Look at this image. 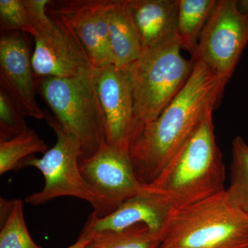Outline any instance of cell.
Listing matches in <instances>:
<instances>
[{"label":"cell","mask_w":248,"mask_h":248,"mask_svg":"<svg viewBox=\"0 0 248 248\" xmlns=\"http://www.w3.org/2000/svg\"><path fill=\"white\" fill-rule=\"evenodd\" d=\"M193 63L180 92L143 129L131 147L134 171L143 186L156 179L205 116L214 110L229 81L205 63Z\"/></svg>","instance_id":"cell-1"},{"label":"cell","mask_w":248,"mask_h":248,"mask_svg":"<svg viewBox=\"0 0 248 248\" xmlns=\"http://www.w3.org/2000/svg\"><path fill=\"white\" fill-rule=\"evenodd\" d=\"M213 111L209 112L156 179L143 190L172 210L205 200L226 190V169L217 146Z\"/></svg>","instance_id":"cell-2"},{"label":"cell","mask_w":248,"mask_h":248,"mask_svg":"<svg viewBox=\"0 0 248 248\" xmlns=\"http://www.w3.org/2000/svg\"><path fill=\"white\" fill-rule=\"evenodd\" d=\"M168 248H248V216L226 190L172 210L161 233Z\"/></svg>","instance_id":"cell-3"},{"label":"cell","mask_w":248,"mask_h":248,"mask_svg":"<svg viewBox=\"0 0 248 248\" xmlns=\"http://www.w3.org/2000/svg\"><path fill=\"white\" fill-rule=\"evenodd\" d=\"M36 83L54 117L79 143L81 160L96 154L106 143V134L95 69L70 78H36Z\"/></svg>","instance_id":"cell-4"},{"label":"cell","mask_w":248,"mask_h":248,"mask_svg":"<svg viewBox=\"0 0 248 248\" xmlns=\"http://www.w3.org/2000/svg\"><path fill=\"white\" fill-rule=\"evenodd\" d=\"M182 49L177 36L142 52L128 68L133 96L135 140L148 124L159 117L188 79L194 63L183 57Z\"/></svg>","instance_id":"cell-5"},{"label":"cell","mask_w":248,"mask_h":248,"mask_svg":"<svg viewBox=\"0 0 248 248\" xmlns=\"http://www.w3.org/2000/svg\"><path fill=\"white\" fill-rule=\"evenodd\" d=\"M45 120L56 135V143L42 157L32 156L22 163L21 168H36L45 179L43 189L28 196L26 203L40 205L60 197H72L86 201L95 208L96 201L80 172L81 154L79 143L63 130L52 114L45 110Z\"/></svg>","instance_id":"cell-6"},{"label":"cell","mask_w":248,"mask_h":248,"mask_svg":"<svg viewBox=\"0 0 248 248\" xmlns=\"http://www.w3.org/2000/svg\"><path fill=\"white\" fill-rule=\"evenodd\" d=\"M79 166L83 179L96 201L93 213L97 217L108 215L143 192L127 147L106 143L89 159L81 160Z\"/></svg>","instance_id":"cell-7"},{"label":"cell","mask_w":248,"mask_h":248,"mask_svg":"<svg viewBox=\"0 0 248 248\" xmlns=\"http://www.w3.org/2000/svg\"><path fill=\"white\" fill-rule=\"evenodd\" d=\"M248 43V16L238 0H217L191 60L230 79Z\"/></svg>","instance_id":"cell-8"},{"label":"cell","mask_w":248,"mask_h":248,"mask_svg":"<svg viewBox=\"0 0 248 248\" xmlns=\"http://www.w3.org/2000/svg\"><path fill=\"white\" fill-rule=\"evenodd\" d=\"M47 13L53 26L34 37L32 63L35 78H70L94 69L71 24L60 15Z\"/></svg>","instance_id":"cell-9"},{"label":"cell","mask_w":248,"mask_h":248,"mask_svg":"<svg viewBox=\"0 0 248 248\" xmlns=\"http://www.w3.org/2000/svg\"><path fill=\"white\" fill-rule=\"evenodd\" d=\"M32 55L26 32H1L0 86L9 93L23 115L36 120H45V111L36 101L37 83Z\"/></svg>","instance_id":"cell-10"},{"label":"cell","mask_w":248,"mask_h":248,"mask_svg":"<svg viewBox=\"0 0 248 248\" xmlns=\"http://www.w3.org/2000/svg\"><path fill=\"white\" fill-rule=\"evenodd\" d=\"M95 81L105 117L106 143L131 149L136 129L128 69L113 65L95 69Z\"/></svg>","instance_id":"cell-11"},{"label":"cell","mask_w":248,"mask_h":248,"mask_svg":"<svg viewBox=\"0 0 248 248\" xmlns=\"http://www.w3.org/2000/svg\"><path fill=\"white\" fill-rule=\"evenodd\" d=\"M110 0L50 1L47 11L68 21L84 45L94 69L112 65L108 11Z\"/></svg>","instance_id":"cell-12"},{"label":"cell","mask_w":248,"mask_h":248,"mask_svg":"<svg viewBox=\"0 0 248 248\" xmlns=\"http://www.w3.org/2000/svg\"><path fill=\"white\" fill-rule=\"evenodd\" d=\"M172 209L164 201L145 192L124 202L108 215L97 217L91 214L81 234L125 231L138 225H143L161 236L163 230Z\"/></svg>","instance_id":"cell-13"},{"label":"cell","mask_w":248,"mask_h":248,"mask_svg":"<svg viewBox=\"0 0 248 248\" xmlns=\"http://www.w3.org/2000/svg\"><path fill=\"white\" fill-rule=\"evenodd\" d=\"M127 4L142 52L177 37V0H127Z\"/></svg>","instance_id":"cell-14"},{"label":"cell","mask_w":248,"mask_h":248,"mask_svg":"<svg viewBox=\"0 0 248 248\" xmlns=\"http://www.w3.org/2000/svg\"><path fill=\"white\" fill-rule=\"evenodd\" d=\"M108 20L112 65L119 69H128L140 58L142 49L127 0H110Z\"/></svg>","instance_id":"cell-15"},{"label":"cell","mask_w":248,"mask_h":248,"mask_svg":"<svg viewBox=\"0 0 248 248\" xmlns=\"http://www.w3.org/2000/svg\"><path fill=\"white\" fill-rule=\"evenodd\" d=\"M217 0H177V36L182 49L193 55Z\"/></svg>","instance_id":"cell-16"},{"label":"cell","mask_w":248,"mask_h":248,"mask_svg":"<svg viewBox=\"0 0 248 248\" xmlns=\"http://www.w3.org/2000/svg\"><path fill=\"white\" fill-rule=\"evenodd\" d=\"M48 151L45 141L35 130L29 128L11 140L0 141V174L22 169L24 160Z\"/></svg>","instance_id":"cell-17"},{"label":"cell","mask_w":248,"mask_h":248,"mask_svg":"<svg viewBox=\"0 0 248 248\" xmlns=\"http://www.w3.org/2000/svg\"><path fill=\"white\" fill-rule=\"evenodd\" d=\"M85 236L91 240L84 248H159L162 242L161 235L153 232L143 225L121 232Z\"/></svg>","instance_id":"cell-18"},{"label":"cell","mask_w":248,"mask_h":248,"mask_svg":"<svg viewBox=\"0 0 248 248\" xmlns=\"http://www.w3.org/2000/svg\"><path fill=\"white\" fill-rule=\"evenodd\" d=\"M231 183L226 192L233 205L248 216V144L241 137L232 141Z\"/></svg>","instance_id":"cell-19"},{"label":"cell","mask_w":248,"mask_h":248,"mask_svg":"<svg viewBox=\"0 0 248 248\" xmlns=\"http://www.w3.org/2000/svg\"><path fill=\"white\" fill-rule=\"evenodd\" d=\"M1 223L0 248H42L35 244L28 230L22 200H14Z\"/></svg>","instance_id":"cell-20"},{"label":"cell","mask_w":248,"mask_h":248,"mask_svg":"<svg viewBox=\"0 0 248 248\" xmlns=\"http://www.w3.org/2000/svg\"><path fill=\"white\" fill-rule=\"evenodd\" d=\"M0 29L1 32L22 31L37 36L24 0H0Z\"/></svg>","instance_id":"cell-21"},{"label":"cell","mask_w":248,"mask_h":248,"mask_svg":"<svg viewBox=\"0 0 248 248\" xmlns=\"http://www.w3.org/2000/svg\"><path fill=\"white\" fill-rule=\"evenodd\" d=\"M24 117L9 93L0 86V141L11 140L27 130Z\"/></svg>","instance_id":"cell-22"},{"label":"cell","mask_w":248,"mask_h":248,"mask_svg":"<svg viewBox=\"0 0 248 248\" xmlns=\"http://www.w3.org/2000/svg\"><path fill=\"white\" fill-rule=\"evenodd\" d=\"M91 238L85 235L80 234L79 239L75 244L71 245V246L67 248H84L85 246L89 244Z\"/></svg>","instance_id":"cell-23"},{"label":"cell","mask_w":248,"mask_h":248,"mask_svg":"<svg viewBox=\"0 0 248 248\" xmlns=\"http://www.w3.org/2000/svg\"><path fill=\"white\" fill-rule=\"evenodd\" d=\"M238 6L241 12L248 16V0H239Z\"/></svg>","instance_id":"cell-24"},{"label":"cell","mask_w":248,"mask_h":248,"mask_svg":"<svg viewBox=\"0 0 248 248\" xmlns=\"http://www.w3.org/2000/svg\"><path fill=\"white\" fill-rule=\"evenodd\" d=\"M166 248V247H164V246H160V248Z\"/></svg>","instance_id":"cell-25"}]
</instances>
